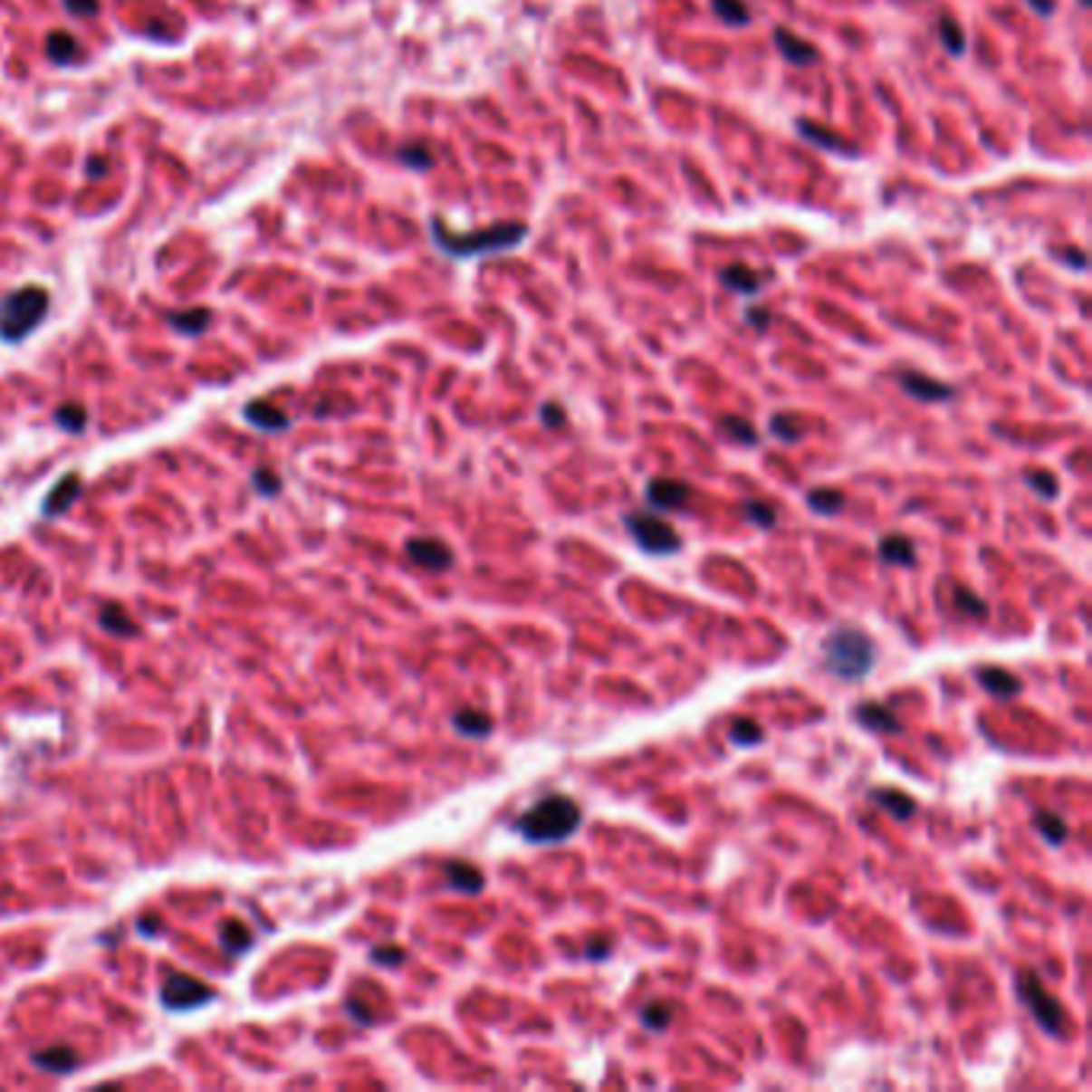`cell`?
Returning a JSON list of instances; mask_svg holds the SVG:
<instances>
[{"label": "cell", "instance_id": "cell-4", "mask_svg": "<svg viewBox=\"0 0 1092 1092\" xmlns=\"http://www.w3.org/2000/svg\"><path fill=\"white\" fill-rule=\"evenodd\" d=\"M49 314V292L39 285H23L0 298V340L20 343Z\"/></svg>", "mask_w": 1092, "mask_h": 1092}, {"label": "cell", "instance_id": "cell-27", "mask_svg": "<svg viewBox=\"0 0 1092 1092\" xmlns=\"http://www.w3.org/2000/svg\"><path fill=\"white\" fill-rule=\"evenodd\" d=\"M100 628H106L110 635H119V637L139 635V625H135L132 618L125 616V612H122L119 606H106L103 612H100Z\"/></svg>", "mask_w": 1092, "mask_h": 1092}, {"label": "cell", "instance_id": "cell-32", "mask_svg": "<svg viewBox=\"0 0 1092 1092\" xmlns=\"http://www.w3.org/2000/svg\"><path fill=\"white\" fill-rule=\"evenodd\" d=\"M743 516H747L750 522H756L760 529H772L775 519H779V512H775L772 503H762V500H747V503H743Z\"/></svg>", "mask_w": 1092, "mask_h": 1092}, {"label": "cell", "instance_id": "cell-48", "mask_svg": "<svg viewBox=\"0 0 1092 1092\" xmlns=\"http://www.w3.org/2000/svg\"><path fill=\"white\" fill-rule=\"evenodd\" d=\"M154 926H160V923H154V920H141V923H139L141 933H154Z\"/></svg>", "mask_w": 1092, "mask_h": 1092}, {"label": "cell", "instance_id": "cell-33", "mask_svg": "<svg viewBox=\"0 0 1092 1092\" xmlns=\"http://www.w3.org/2000/svg\"><path fill=\"white\" fill-rule=\"evenodd\" d=\"M1025 484H1029L1035 493H1041L1044 500H1054L1060 493L1058 477H1054L1051 471H1029V474H1025Z\"/></svg>", "mask_w": 1092, "mask_h": 1092}, {"label": "cell", "instance_id": "cell-26", "mask_svg": "<svg viewBox=\"0 0 1092 1092\" xmlns=\"http://www.w3.org/2000/svg\"><path fill=\"white\" fill-rule=\"evenodd\" d=\"M843 503H846V497L839 491H833V487H817V491L808 493V506L817 512V516H837V512L843 510Z\"/></svg>", "mask_w": 1092, "mask_h": 1092}, {"label": "cell", "instance_id": "cell-38", "mask_svg": "<svg viewBox=\"0 0 1092 1092\" xmlns=\"http://www.w3.org/2000/svg\"><path fill=\"white\" fill-rule=\"evenodd\" d=\"M398 160H401V164H407V167H414V170H429V167H433V154H429L426 148H420V145L401 148V151H398Z\"/></svg>", "mask_w": 1092, "mask_h": 1092}, {"label": "cell", "instance_id": "cell-49", "mask_svg": "<svg viewBox=\"0 0 1092 1092\" xmlns=\"http://www.w3.org/2000/svg\"><path fill=\"white\" fill-rule=\"evenodd\" d=\"M97 173H103V164H100V160H93V164H91V177H97Z\"/></svg>", "mask_w": 1092, "mask_h": 1092}, {"label": "cell", "instance_id": "cell-7", "mask_svg": "<svg viewBox=\"0 0 1092 1092\" xmlns=\"http://www.w3.org/2000/svg\"><path fill=\"white\" fill-rule=\"evenodd\" d=\"M208 1000H215V990L189 974H170L164 981V987H160V1002H164L167 1010H177V1012L199 1010V1006H206Z\"/></svg>", "mask_w": 1092, "mask_h": 1092}, {"label": "cell", "instance_id": "cell-45", "mask_svg": "<svg viewBox=\"0 0 1092 1092\" xmlns=\"http://www.w3.org/2000/svg\"><path fill=\"white\" fill-rule=\"evenodd\" d=\"M747 321L753 327H760V330H766V327H769V311H766V308H747Z\"/></svg>", "mask_w": 1092, "mask_h": 1092}, {"label": "cell", "instance_id": "cell-14", "mask_svg": "<svg viewBox=\"0 0 1092 1092\" xmlns=\"http://www.w3.org/2000/svg\"><path fill=\"white\" fill-rule=\"evenodd\" d=\"M868 798L878 804V808H885L891 817H897V820H910V817L916 814V801L897 789H875Z\"/></svg>", "mask_w": 1092, "mask_h": 1092}, {"label": "cell", "instance_id": "cell-8", "mask_svg": "<svg viewBox=\"0 0 1092 1092\" xmlns=\"http://www.w3.org/2000/svg\"><path fill=\"white\" fill-rule=\"evenodd\" d=\"M897 381H900V388H904L906 395L916 398V401H923V404L952 401V398H954L952 385H945V381H939V378H929V375H923V372H900Z\"/></svg>", "mask_w": 1092, "mask_h": 1092}, {"label": "cell", "instance_id": "cell-12", "mask_svg": "<svg viewBox=\"0 0 1092 1092\" xmlns=\"http://www.w3.org/2000/svg\"><path fill=\"white\" fill-rule=\"evenodd\" d=\"M856 721L868 731H878V733H900L904 724L900 718L891 712L887 705H878V702H865V705L856 708Z\"/></svg>", "mask_w": 1092, "mask_h": 1092}, {"label": "cell", "instance_id": "cell-5", "mask_svg": "<svg viewBox=\"0 0 1092 1092\" xmlns=\"http://www.w3.org/2000/svg\"><path fill=\"white\" fill-rule=\"evenodd\" d=\"M1016 990L1019 1000L1025 1002V1010L1035 1016V1022L1041 1025V1031H1048L1051 1038H1060L1067 1031V1012L1060 1006V1000L1044 987L1041 977H1035L1031 971H1019L1016 974Z\"/></svg>", "mask_w": 1092, "mask_h": 1092}, {"label": "cell", "instance_id": "cell-16", "mask_svg": "<svg viewBox=\"0 0 1092 1092\" xmlns=\"http://www.w3.org/2000/svg\"><path fill=\"white\" fill-rule=\"evenodd\" d=\"M445 881H449L455 891L462 894H481L484 891V875L474 868V865L465 862H449L445 865Z\"/></svg>", "mask_w": 1092, "mask_h": 1092}, {"label": "cell", "instance_id": "cell-46", "mask_svg": "<svg viewBox=\"0 0 1092 1092\" xmlns=\"http://www.w3.org/2000/svg\"><path fill=\"white\" fill-rule=\"evenodd\" d=\"M608 952H612V945H608V942H593V945L587 948V958H606Z\"/></svg>", "mask_w": 1092, "mask_h": 1092}, {"label": "cell", "instance_id": "cell-39", "mask_svg": "<svg viewBox=\"0 0 1092 1092\" xmlns=\"http://www.w3.org/2000/svg\"><path fill=\"white\" fill-rule=\"evenodd\" d=\"M798 129H801V135H804V139H808V141H814V145L829 148V151H846V154H852V148H849V145H843V141H839V139H827V135H820V129H817V125L798 122Z\"/></svg>", "mask_w": 1092, "mask_h": 1092}, {"label": "cell", "instance_id": "cell-29", "mask_svg": "<svg viewBox=\"0 0 1092 1092\" xmlns=\"http://www.w3.org/2000/svg\"><path fill=\"white\" fill-rule=\"evenodd\" d=\"M250 945H254V935H250V929L244 926V923H237V920L225 923V926H222V948H225V952L244 954Z\"/></svg>", "mask_w": 1092, "mask_h": 1092}, {"label": "cell", "instance_id": "cell-21", "mask_svg": "<svg viewBox=\"0 0 1092 1092\" xmlns=\"http://www.w3.org/2000/svg\"><path fill=\"white\" fill-rule=\"evenodd\" d=\"M721 283L731 292H740V295H756L760 292V276L743 263H733L727 270H721Z\"/></svg>", "mask_w": 1092, "mask_h": 1092}, {"label": "cell", "instance_id": "cell-47", "mask_svg": "<svg viewBox=\"0 0 1092 1092\" xmlns=\"http://www.w3.org/2000/svg\"><path fill=\"white\" fill-rule=\"evenodd\" d=\"M1031 7L1041 10L1044 16H1051V14H1054V4H1051V0H1031Z\"/></svg>", "mask_w": 1092, "mask_h": 1092}, {"label": "cell", "instance_id": "cell-35", "mask_svg": "<svg viewBox=\"0 0 1092 1092\" xmlns=\"http://www.w3.org/2000/svg\"><path fill=\"white\" fill-rule=\"evenodd\" d=\"M939 35H942V42H945V49L952 52V55H964L968 42H964V33L958 29V23L945 16V20L939 23Z\"/></svg>", "mask_w": 1092, "mask_h": 1092}, {"label": "cell", "instance_id": "cell-36", "mask_svg": "<svg viewBox=\"0 0 1092 1092\" xmlns=\"http://www.w3.org/2000/svg\"><path fill=\"white\" fill-rule=\"evenodd\" d=\"M954 602H958L961 612H968L974 618H987V602L981 596H974L968 587H954Z\"/></svg>", "mask_w": 1092, "mask_h": 1092}, {"label": "cell", "instance_id": "cell-2", "mask_svg": "<svg viewBox=\"0 0 1092 1092\" xmlns=\"http://www.w3.org/2000/svg\"><path fill=\"white\" fill-rule=\"evenodd\" d=\"M580 820H583V814H580V808H577L574 798L548 795L519 817L516 833L526 839V843L548 846V843H560V839L570 837V833L580 827Z\"/></svg>", "mask_w": 1092, "mask_h": 1092}, {"label": "cell", "instance_id": "cell-41", "mask_svg": "<svg viewBox=\"0 0 1092 1092\" xmlns=\"http://www.w3.org/2000/svg\"><path fill=\"white\" fill-rule=\"evenodd\" d=\"M64 10L74 16H97L100 0H64Z\"/></svg>", "mask_w": 1092, "mask_h": 1092}, {"label": "cell", "instance_id": "cell-42", "mask_svg": "<svg viewBox=\"0 0 1092 1092\" xmlns=\"http://www.w3.org/2000/svg\"><path fill=\"white\" fill-rule=\"evenodd\" d=\"M372 961L375 964H385V968H395V964L404 961V948H375Z\"/></svg>", "mask_w": 1092, "mask_h": 1092}, {"label": "cell", "instance_id": "cell-22", "mask_svg": "<svg viewBox=\"0 0 1092 1092\" xmlns=\"http://www.w3.org/2000/svg\"><path fill=\"white\" fill-rule=\"evenodd\" d=\"M712 7H714V16L733 29L753 23V14H750L747 0H712Z\"/></svg>", "mask_w": 1092, "mask_h": 1092}, {"label": "cell", "instance_id": "cell-44", "mask_svg": "<svg viewBox=\"0 0 1092 1092\" xmlns=\"http://www.w3.org/2000/svg\"><path fill=\"white\" fill-rule=\"evenodd\" d=\"M346 1012H353V1019H356V1022H362V1025H372V1012H369L366 1006H359V1002H356V1000H346Z\"/></svg>", "mask_w": 1092, "mask_h": 1092}, {"label": "cell", "instance_id": "cell-23", "mask_svg": "<svg viewBox=\"0 0 1092 1092\" xmlns=\"http://www.w3.org/2000/svg\"><path fill=\"white\" fill-rule=\"evenodd\" d=\"M718 426H721V433H724L727 439H733L737 445H756V443H760V433H756V426L750 420H743V417L727 414V417H721V420H718Z\"/></svg>", "mask_w": 1092, "mask_h": 1092}, {"label": "cell", "instance_id": "cell-11", "mask_svg": "<svg viewBox=\"0 0 1092 1092\" xmlns=\"http://www.w3.org/2000/svg\"><path fill=\"white\" fill-rule=\"evenodd\" d=\"M772 42H775V49L781 52V58H785L789 64H798V68H808V64H814L817 58H820L810 42L798 39V35L789 33V29H775Z\"/></svg>", "mask_w": 1092, "mask_h": 1092}, {"label": "cell", "instance_id": "cell-30", "mask_svg": "<svg viewBox=\"0 0 1092 1092\" xmlns=\"http://www.w3.org/2000/svg\"><path fill=\"white\" fill-rule=\"evenodd\" d=\"M1031 823H1035V829H1038V833H1041V837L1048 839L1051 846H1060V843L1067 839V823L1060 820V817L1044 814V810H1041V814H1035V820H1031Z\"/></svg>", "mask_w": 1092, "mask_h": 1092}, {"label": "cell", "instance_id": "cell-17", "mask_svg": "<svg viewBox=\"0 0 1092 1092\" xmlns=\"http://www.w3.org/2000/svg\"><path fill=\"white\" fill-rule=\"evenodd\" d=\"M77 493H81V477H77V474H64L62 484H58L55 491H52L49 497H45V506H42V512H45V516H62V512L68 510V506L77 500Z\"/></svg>", "mask_w": 1092, "mask_h": 1092}, {"label": "cell", "instance_id": "cell-40", "mask_svg": "<svg viewBox=\"0 0 1092 1092\" xmlns=\"http://www.w3.org/2000/svg\"><path fill=\"white\" fill-rule=\"evenodd\" d=\"M254 487L260 493H266V497H273V493H279V477H276V471H270V468H256L254 471Z\"/></svg>", "mask_w": 1092, "mask_h": 1092}, {"label": "cell", "instance_id": "cell-20", "mask_svg": "<svg viewBox=\"0 0 1092 1092\" xmlns=\"http://www.w3.org/2000/svg\"><path fill=\"white\" fill-rule=\"evenodd\" d=\"M33 1064L49 1073H71L77 1067V1054L71 1048H49V1051H35Z\"/></svg>", "mask_w": 1092, "mask_h": 1092}, {"label": "cell", "instance_id": "cell-10", "mask_svg": "<svg viewBox=\"0 0 1092 1092\" xmlns=\"http://www.w3.org/2000/svg\"><path fill=\"white\" fill-rule=\"evenodd\" d=\"M407 558L414 560L417 567H426L433 574L439 570H449L452 567V551L445 541L439 539H410L407 541Z\"/></svg>", "mask_w": 1092, "mask_h": 1092}, {"label": "cell", "instance_id": "cell-34", "mask_svg": "<svg viewBox=\"0 0 1092 1092\" xmlns=\"http://www.w3.org/2000/svg\"><path fill=\"white\" fill-rule=\"evenodd\" d=\"M641 1022L647 1025V1029L664 1031L666 1025L673 1022V1006H670V1002H650V1006H644V1010H641Z\"/></svg>", "mask_w": 1092, "mask_h": 1092}, {"label": "cell", "instance_id": "cell-25", "mask_svg": "<svg viewBox=\"0 0 1092 1092\" xmlns=\"http://www.w3.org/2000/svg\"><path fill=\"white\" fill-rule=\"evenodd\" d=\"M45 52H49V58L55 64H74L77 55H81L74 35H68V33H52L49 42H45Z\"/></svg>", "mask_w": 1092, "mask_h": 1092}, {"label": "cell", "instance_id": "cell-31", "mask_svg": "<svg viewBox=\"0 0 1092 1092\" xmlns=\"http://www.w3.org/2000/svg\"><path fill=\"white\" fill-rule=\"evenodd\" d=\"M731 740L737 743V747H756V743L762 740V727L756 724V721H750V718H737L731 724Z\"/></svg>", "mask_w": 1092, "mask_h": 1092}, {"label": "cell", "instance_id": "cell-6", "mask_svg": "<svg viewBox=\"0 0 1092 1092\" xmlns=\"http://www.w3.org/2000/svg\"><path fill=\"white\" fill-rule=\"evenodd\" d=\"M625 526H628L631 539L637 541V548H644L647 554H673L683 545L676 529L666 519H660L657 512H628Z\"/></svg>", "mask_w": 1092, "mask_h": 1092}, {"label": "cell", "instance_id": "cell-13", "mask_svg": "<svg viewBox=\"0 0 1092 1092\" xmlns=\"http://www.w3.org/2000/svg\"><path fill=\"white\" fill-rule=\"evenodd\" d=\"M977 679H981L983 689L996 698H1012V695H1019V689H1022V683H1019L1010 670H1002V666H981V670H977Z\"/></svg>", "mask_w": 1092, "mask_h": 1092}, {"label": "cell", "instance_id": "cell-43", "mask_svg": "<svg viewBox=\"0 0 1092 1092\" xmlns=\"http://www.w3.org/2000/svg\"><path fill=\"white\" fill-rule=\"evenodd\" d=\"M541 423H545V426H564V423H567L564 407H560V404H554V401H548L545 407H541Z\"/></svg>", "mask_w": 1092, "mask_h": 1092}, {"label": "cell", "instance_id": "cell-19", "mask_svg": "<svg viewBox=\"0 0 1092 1092\" xmlns=\"http://www.w3.org/2000/svg\"><path fill=\"white\" fill-rule=\"evenodd\" d=\"M452 727H455L462 737H487L493 731V718L484 712H477V708H465L452 718Z\"/></svg>", "mask_w": 1092, "mask_h": 1092}, {"label": "cell", "instance_id": "cell-28", "mask_svg": "<svg viewBox=\"0 0 1092 1092\" xmlns=\"http://www.w3.org/2000/svg\"><path fill=\"white\" fill-rule=\"evenodd\" d=\"M167 321H170V327H177L180 333L199 337V333L208 327V321H212V314H208L206 308H193V311H173Z\"/></svg>", "mask_w": 1092, "mask_h": 1092}, {"label": "cell", "instance_id": "cell-24", "mask_svg": "<svg viewBox=\"0 0 1092 1092\" xmlns=\"http://www.w3.org/2000/svg\"><path fill=\"white\" fill-rule=\"evenodd\" d=\"M804 420L801 417H795V414H775L772 420H769V433L775 436V439H781V443H798V439H804Z\"/></svg>", "mask_w": 1092, "mask_h": 1092}, {"label": "cell", "instance_id": "cell-15", "mask_svg": "<svg viewBox=\"0 0 1092 1092\" xmlns=\"http://www.w3.org/2000/svg\"><path fill=\"white\" fill-rule=\"evenodd\" d=\"M244 417H247L256 429H266V433H279V429L289 426V417L266 401H250L247 407H244Z\"/></svg>", "mask_w": 1092, "mask_h": 1092}, {"label": "cell", "instance_id": "cell-9", "mask_svg": "<svg viewBox=\"0 0 1092 1092\" xmlns=\"http://www.w3.org/2000/svg\"><path fill=\"white\" fill-rule=\"evenodd\" d=\"M644 497L654 510H683L689 506L692 487L683 481H666V477H654L647 487H644Z\"/></svg>", "mask_w": 1092, "mask_h": 1092}, {"label": "cell", "instance_id": "cell-1", "mask_svg": "<svg viewBox=\"0 0 1092 1092\" xmlns=\"http://www.w3.org/2000/svg\"><path fill=\"white\" fill-rule=\"evenodd\" d=\"M429 231H433L436 247L443 250V254L455 256V260H471V256H487V254H500V250L519 247V244L526 241L529 225L503 222V225H493V228H484V231H471V235H452V231H445V225L439 222V218H433V222H429Z\"/></svg>", "mask_w": 1092, "mask_h": 1092}, {"label": "cell", "instance_id": "cell-37", "mask_svg": "<svg viewBox=\"0 0 1092 1092\" xmlns=\"http://www.w3.org/2000/svg\"><path fill=\"white\" fill-rule=\"evenodd\" d=\"M55 420H58V426L68 429V433H81L83 423H87V410L77 407V404H64V407L55 410Z\"/></svg>", "mask_w": 1092, "mask_h": 1092}, {"label": "cell", "instance_id": "cell-3", "mask_svg": "<svg viewBox=\"0 0 1092 1092\" xmlns=\"http://www.w3.org/2000/svg\"><path fill=\"white\" fill-rule=\"evenodd\" d=\"M875 641L865 635L862 628H833L823 637V666H827L833 676L846 679V683H856V679L868 676L871 666H875Z\"/></svg>", "mask_w": 1092, "mask_h": 1092}, {"label": "cell", "instance_id": "cell-18", "mask_svg": "<svg viewBox=\"0 0 1092 1092\" xmlns=\"http://www.w3.org/2000/svg\"><path fill=\"white\" fill-rule=\"evenodd\" d=\"M878 554L881 560L887 564H897V567H913L916 564V548H913L910 539L904 535H887V539L878 541Z\"/></svg>", "mask_w": 1092, "mask_h": 1092}]
</instances>
